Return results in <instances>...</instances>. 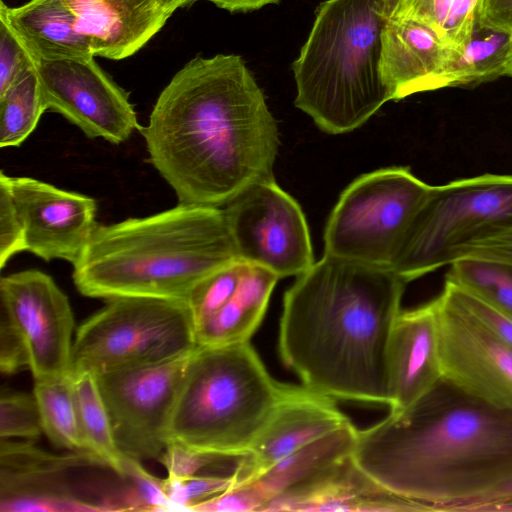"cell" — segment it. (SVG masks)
I'll use <instances>...</instances> for the list:
<instances>
[{"instance_id": "obj_3", "label": "cell", "mask_w": 512, "mask_h": 512, "mask_svg": "<svg viewBox=\"0 0 512 512\" xmlns=\"http://www.w3.org/2000/svg\"><path fill=\"white\" fill-rule=\"evenodd\" d=\"M406 284L389 267L324 253L284 294L282 362L315 392L389 407L388 343Z\"/></svg>"}, {"instance_id": "obj_15", "label": "cell", "mask_w": 512, "mask_h": 512, "mask_svg": "<svg viewBox=\"0 0 512 512\" xmlns=\"http://www.w3.org/2000/svg\"><path fill=\"white\" fill-rule=\"evenodd\" d=\"M7 181L25 233L26 251L74 265L98 224L96 201L31 177Z\"/></svg>"}, {"instance_id": "obj_30", "label": "cell", "mask_w": 512, "mask_h": 512, "mask_svg": "<svg viewBox=\"0 0 512 512\" xmlns=\"http://www.w3.org/2000/svg\"><path fill=\"white\" fill-rule=\"evenodd\" d=\"M244 268L245 262L238 259L216 270L193 289L187 303L195 329L229 301L240 283Z\"/></svg>"}, {"instance_id": "obj_31", "label": "cell", "mask_w": 512, "mask_h": 512, "mask_svg": "<svg viewBox=\"0 0 512 512\" xmlns=\"http://www.w3.org/2000/svg\"><path fill=\"white\" fill-rule=\"evenodd\" d=\"M43 433L40 410L34 394L2 392L0 437L32 440Z\"/></svg>"}, {"instance_id": "obj_43", "label": "cell", "mask_w": 512, "mask_h": 512, "mask_svg": "<svg viewBox=\"0 0 512 512\" xmlns=\"http://www.w3.org/2000/svg\"><path fill=\"white\" fill-rule=\"evenodd\" d=\"M196 0H160L163 9L171 16L175 10L189 5Z\"/></svg>"}, {"instance_id": "obj_39", "label": "cell", "mask_w": 512, "mask_h": 512, "mask_svg": "<svg viewBox=\"0 0 512 512\" xmlns=\"http://www.w3.org/2000/svg\"><path fill=\"white\" fill-rule=\"evenodd\" d=\"M464 257L512 263V227L467 246L459 252L456 260Z\"/></svg>"}, {"instance_id": "obj_27", "label": "cell", "mask_w": 512, "mask_h": 512, "mask_svg": "<svg viewBox=\"0 0 512 512\" xmlns=\"http://www.w3.org/2000/svg\"><path fill=\"white\" fill-rule=\"evenodd\" d=\"M479 0H394L392 14L433 29L456 50L470 39Z\"/></svg>"}, {"instance_id": "obj_13", "label": "cell", "mask_w": 512, "mask_h": 512, "mask_svg": "<svg viewBox=\"0 0 512 512\" xmlns=\"http://www.w3.org/2000/svg\"><path fill=\"white\" fill-rule=\"evenodd\" d=\"M0 300L1 316L26 347L34 380L69 374L74 317L54 280L35 269L3 276Z\"/></svg>"}, {"instance_id": "obj_10", "label": "cell", "mask_w": 512, "mask_h": 512, "mask_svg": "<svg viewBox=\"0 0 512 512\" xmlns=\"http://www.w3.org/2000/svg\"><path fill=\"white\" fill-rule=\"evenodd\" d=\"M224 209L240 260L279 279L297 277L315 263L303 211L273 176L248 185Z\"/></svg>"}, {"instance_id": "obj_34", "label": "cell", "mask_w": 512, "mask_h": 512, "mask_svg": "<svg viewBox=\"0 0 512 512\" xmlns=\"http://www.w3.org/2000/svg\"><path fill=\"white\" fill-rule=\"evenodd\" d=\"M32 68L31 53L0 12V95Z\"/></svg>"}, {"instance_id": "obj_29", "label": "cell", "mask_w": 512, "mask_h": 512, "mask_svg": "<svg viewBox=\"0 0 512 512\" xmlns=\"http://www.w3.org/2000/svg\"><path fill=\"white\" fill-rule=\"evenodd\" d=\"M449 266L445 280L455 283L512 319V263L464 257Z\"/></svg>"}, {"instance_id": "obj_20", "label": "cell", "mask_w": 512, "mask_h": 512, "mask_svg": "<svg viewBox=\"0 0 512 512\" xmlns=\"http://www.w3.org/2000/svg\"><path fill=\"white\" fill-rule=\"evenodd\" d=\"M455 51L430 27L391 14L382 30L380 60L390 100L429 91L431 80Z\"/></svg>"}, {"instance_id": "obj_21", "label": "cell", "mask_w": 512, "mask_h": 512, "mask_svg": "<svg viewBox=\"0 0 512 512\" xmlns=\"http://www.w3.org/2000/svg\"><path fill=\"white\" fill-rule=\"evenodd\" d=\"M0 12L34 61L95 56L88 39L77 30L74 15L61 0H29L17 7H8L1 0Z\"/></svg>"}, {"instance_id": "obj_22", "label": "cell", "mask_w": 512, "mask_h": 512, "mask_svg": "<svg viewBox=\"0 0 512 512\" xmlns=\"http://www.w3.org/2000/svg\"><path fill=\"white\" fill-rule=\"evenodd\" d=\"M279 277L245 262L240 283L229 301L196 326L197 347H223L250 342L266 313Z\"/></svg>"}, {"instance_id": "obj_9", "label": "cell", "mask_w": 512, "mask_h": 512, "mask_svg": "<svg viewBox=\"0 0 512 512\" xmlns=\"http://www.w3.org/2000/svg\"><path fill=\"white\" fill-rule=\"evenodd\" d=\"M431 185L408 167L363 174L342 192L324 232V253L389 267Z\"/></svg>"}, {"instance_id": "obj_40", "label": "cell", "mask_w": 512, "mask_h": 512, "mask_svg": "<svg viewBox=\"0 0 512 512\" xmlns=\"http://www.w3.org/2000/svg\"><path fill=\"white\" fill-rule=\"evenodd\" d=\"M476 21L512 35V0H479Z\"/></svg>"}, {"instance_id": "obj_33", "label": "cell", "mask_w": 512, "mask_h": 512, "mask_svg": "<svg viewBox=\"0 0 512 512\" xmlns=\"http://www.w3.org/2000/svg\"><path fill=\"white\" fill-rule=\"evenodd\" d=\"M123 480L128 481L132 511H175L163 479L149 473L141 461L126 456Z\"/></svg>"}, {"instance_id": "obj_5", "label": "cell", "mask_w": 512, "mask_h": 512, "mask_svg": "<svg viewBox=\"0 0 512 512\" xmlns=\"http://www.w3.org/2000/svg\"><path fill=\"white\" fill-rule=\"evenodd\" d=\"M394 0H326L292 64L297 108L330 134L351 132L387 101L381 35Z\"/></svg>"}, {"instance_id": "obj_7", "label": "cell", "mask_w": 512, "mask_h": 512, "mask_svg": "<svg viewBox=\"0 0 512 512\" xmlns=\"http://www.w3.org/2000/svg\"><path fill=\"white\" fill-rule=\"evenodd\" d=\"M512 227V175L431 186L390 268L407 283L453 263L467 246Z\"/></svg>"}, {"instance_id": "obj_4", "label": "cell", "mask_w": 512, "mask_h": 512, "mask_svg": "<svg viewBox=\"0 0 512 512\" xmlns=\"http://www.w3.org/2000/svg\"><path fill=\"white\" fill-rule=\"evenodd\" d=\"M238 259L225 209L179 204L98 225L73 265V280L92 298L187 301L203 279Z\"/></svg>"}, {"instance_id": "obj_19", "label": "cell", "mask_w": 512, "mask_h": 512, "mask_svg": "<svg viewBox=\"0 0 512 512\" xmlns=\"http://www.w3.org/2000/svg\"><path fill=\"white\" fill-rule=\"evenodd\" d=\"M95 56L121 60L145 46L170 15L160 0H61Z\"/></svg>"}, {"instance_id": "obj_12", "label": "cell", "mask_w": 512, "mask_h": 512, "mask_svg": "<svg viewBox=\"0 0 512 512\" xmlns=\"http://www.w3.org/2000/svg\"><path fill=\"white\" fill-rule=\"evenodd\" d=\"M34 68L47 109L63 115L87 137L120 144L142 129L128 94L94 56L37 59Z\"/></svg>"}, {"instance_id": "obj_38", "label": "cell", "mask_w": 512, "mask_h": 512, "mask_svg": "<svg viewBox=\"0 0 512 512\" xmlns=\"http://www.w3.org/2000/svg\"><path fill=\"white\" fill-rule=\"evenodd\" d=\"M28 367L26 347L14 327L1 316L0 321V369L2 373L13 374Z\"/></svg>"}, {"instance_id": "obj_41", "label": "cell", "mask_w": 512, "mask_h": 512, "mask_svg": "<svg viewBox=\"0 0 512 512\" xmlns=\"http://www.w3.org/2000/svg\"><path fill=\"white\" fill-rule=\"evenodd\" d=\"M219 8L229 12H248L258 10L269 4H276L280 0H207Z\"/></svg>"}, {"instance_id": "obj_6", "label": "cell", "mask_w": 512, "mask_h": 512, "mask_svg": "<svg viewBox=\"0 0 512 512\" xmlns=\"http://www.w3.org/2000/svg\"><path fill=\"white\" fill-rule=\"evenodd\" d=\"M294 385L277 382L250 342L196 347L168 426V441L221 458L248 454Z\"/></svg>"}, {"instance_id": "obj_16", "label": "cell", "mask_w": 512, "mask_h": 512, "mask_svg": "<svg viewBox=\"0 0 512 512\" xmlns=\"http://www.w3.org/2000/svg\"><path fill=\"white\" fill-rule=\"evenodd\" d=\"M350 422L334 398L295 386L278 405L248 454L238 458L236 483L255 479L289 454Z\"/></svg>"}, {"instance_id": "obj_17", "label": "cell", "mask_w": 512, "mask_h": 512, "mask_svg": "<svg viewBox=\"0 0 512 512\" xmlns=\"http://www.w3.org/2000/svg\"><path fill=\"white\" fill-rule=\"evenodd\" d=\"M422 512L423 503L387 489L368 475L352 454L269 501L261 512Z\"/></svg>"}, {"instance_id": "obj_28", "label": "cell", "mask_w": 512, "mask_h": 512, "mask_svg": "<svg viewBox=\"0 0 512 512\" xmlns=\"http://www.w3.org/2000/svg\"><path fill=\"white\" fill-rule=\"evenodd\" d=\"M47 110L35 68L0 95V147L21 145Z\"/></svg>"}, {"instance_id": "obj_37", "label": "cell", "mask_w": 512, "mask_h": 512, "mask_svg": "<svg viewBox=\"0 0 512 512\" xmlns=\"http://www.w3.org/2000/svg\"><path fill=\"white\" fill-rule=\"evenodd\" d=\"M222 459L224 458L197 452L176 442H169L158 461L166 469L168 478L185 480Z\"/></svg>"}, {"instance_id": "obj_32", "label": "cell", "mask_w": 512, "mask_h": 512, "mask_svg": "<svg viewBox=\"0 0 512 512\" xmlns=\"http://www.w3.org/2000/svg\"><path fill=\"white\" fill-rule=\"evenodd\" d=\"M237 482V474L233 471L227 476L195 475L185 480L163 479L165 493L175 511H191V509L211 499Z\"/></svg>"}, {"instance_id": "obj_42", "label": "cell", "mask_w": 512, "mask_h": 512, "mask_svg": "<svg viewBox=\"0 0 512 512\" xmlns=\"http://www.w3.org/2000/svg\"><path fill=\"white\" fill-rule=\"evenodd\" d=\"M505 499H512V480H510L509 482L505 483L504 485H502V486L498 487L497 489H495L494 491H492L481 501H479L478 503L471 506L468 509V511L472 512L479 505H482V504H485L488 502L505 500Z\"/></svg>"}, {"instance_id": "obj_24", "label": "cell", "mask_w": 512, "mask_h": 512, "mask_svg": "<svg viewBox=\"0 0 512 512\" xmlns=\"http://www.w3.org/2000/svg\"><path fill=\"white\" fill-rule=\"evenodd\" d=\"M512 35L475 22L468 42L435 75L429 91L477 85L504 76Z\"/></svg>"}, {"instance_id": "obj_18", "label": "cell", "mask_w": 512, "mask_h": 512, "mask_svg": "<svg viewBox=\"0 0 512 512\" xmlns=\"http://www.w3.org/2000/svg\"><path fill=\"white\" fill-rule=\"evenodd\" d=\"M389 412L405 410L442 378L436 298L397 316L388 343Z\"/></svg>"}, {"instance_id": "obj_25", "label": "cell", "mask_w": 512, "mask_h": 512, "mask_svg": "<svg viewBox=\"0 0 512 512\" xmlns=\"http://www.w3.org/2000/svg\"><path fill=\"white\" fill-rule=\"evenodd\" d=\"M81 430L89 453L123 479L126 456L119 449L96 375H71Z\"/></svg>"}, {"instance_id": "obj_11", "label": "cell", "mask_w": 512, "mask_h": 512, "mask_svg": "<svg viewBox=\"0 0 512 512\" xmlns=\"http://www.w3.org/2000/svg\"><path fill=\"white\" fill-rule=\"evenodd\" d=\"M191 353L160 364L96 375L116 443L125 456L142 462L158 461L163 454L169 443L172 410Z\"/></svg>"}, {"instance_id": "obj_1", "label": "cell", "mask_w": 512, "mask_h": 512, "mask_svg": "<svg viewBox=\"0 0 512 512\" xmlns=\"http://www.w3.org/2000/svg\"><path fill=\"white\" fill-rule=\"evenodd\" d=\"M141 132L149 161L179 204L226 205L273 176L277 124L239 55L190 60L162 90Z\"/></svg>"}, {"instance_id": "obj_36", "label": "cell", "mask_w": 512, "mask_h": 512, "mask_svg": "<svg viewBox=\"0 0 512 512\" xmlns=\"http://www.w3.org/2000/svg\"><path fill=\"white\" fill-rule=\"evenodd\" d=\"M467 311L490 331L512 347V319L455 283L445 280L444 286Z\"/></svg>"}, {"instance_id": "obj_14", "label": "cell", "mask_w": 512, "mask_h": 512, "mask_svg": "<svg viewBox=\"0 0 512 512\" xmlns=\"http://www.w3.org/2000/svg\"><path fill=\"white\" fill-rule=\"evenodd\" d=\"M438 306L442 377L472 396L512 412V347L443 287Z\"/></svg>"}, {"instance_id": "obj_2", "label": "cell", "mask_w": 512, "mask_h": 512, "mask_svg": "<svg viewBox=\"0 0 512 512\" xmlns=\"http://www.w3.org/2000/svg\"><path fill=\"white\" fill-rule=\"evenodd\" d=\"M352 457L430 511H468L512 480V412L442 377L405 410L357 429Z\"/></svg>"}, {"instance_id": "obj_23", "label": "cell", "mask_w": 512, "mask_h": 512, "mask_svg": "<svg viewBox=\"0 0 512 512\" xmlns=\"http://www.w3.org/2000/svg\"><path fill=\"white\" fill-rule=\"evenodd\" d=\"M357 429L352 422L289 454L249 484L262 508L280 494L311 479L352 454ZM237 484V483H236Z\"/></svg>"}, {"instance_id": "obj_44", "label": "cell", "mask_w": 512, "mask_h": 512, "mask_svg": "<svg viewBox=\"0 0 512 512\" xmlns=\"http://www.w3.org/2000/svg\"><path fill=\"white\" fill-rule=\"evenodd\" d=\"M504 76H512V42L508 54V58L505 65Z\"/></svg>"}, {"instance_id": "obj_35", "label": "cell", "mask_w": 512, "mask_h": 512, "mask_svg": "<svg viewBox=\"0 0 512 512\" xmlns=\"http://www.w3.org/2000/svg\"><path fill=\"white\" fill-rule=\"evenodd\" d=\"M22 251H26L24 228L16 208L7 175L0 173V266Z\"/></svg>"}, {"instance_id": "obj_8", "label": "cell", "mask_w": 512, "mask_h": 512, "mask_svg": "<svg viewBox=\"0 0 512 512\" xmlns=\"http://www.w3.org/2000/svg\"><path fill=\"white\" fill-rule=\"evenodd\" d=\"M197 347L187 301L146 297L110 299L84 321L73 339L70 375L160 364Z\"/></svg>"}, {"instance_id": "obj_26", "label": "cell", "mask_w": 512, "mask_h": 512, "mask_svg": "<svg viewBox=\"0 0 512 512\" xmlns=\"http://www.w3.org/2000/svg\"><path fill=\"white\" fill-rule=\"evenodd\" d=\"M43 433L57 447L88 452L81 430L70 374L34 380Z\"/></svg>"}]
</instances>
